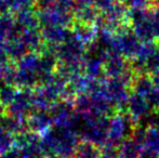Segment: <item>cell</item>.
Listing matches in <instances>:
<instances>
[{
  "instance_id": "1",
  "label": "cell",
  "mask_w": 159,
  "mask_h": 158,
  "mask_svg": "<svg viewBox=\"0 0 159 158\" xmlns=\"http://www.w3.org/2000/svg\"><path fill=\"white\" fill-rule=\"evenodd\" d=\"M135 122L129 114L116 115L108 124L107 140L111 142V145L115 146L127 138L132 137L136 129Z\"/></svg>"
},
{
  "instance_id": "2",
  "label": "cell",
  "mask_w": 159,
  "mask_h": 158,
  "mask_svg": "<svg viewBox=\"0 0 159 158\" xmlns=\"http://www.w3.org/2000/svg\"><path fill=\"white\" fill-rule=\"evenodd\" d=\"M128 114L135 121L144 118L153 110L148 99L135 92H131L127 104Z\"/></svg>"
},
{
  "instance_id": "3",
  "label": "cell",
  "mask_w": 159,
  "mask_h": 158,
  "mask_svg": "<svg viewBox=\"0 0 159 158\" xmlns=\"http://www.w3.org/2000/svg\"><path fill=\"white\" fill-rule=\"evenodd\" d=\"M143 150V144L138 139L134 137L127 138L117 148L118 158H139Z\"/></svg>"
},
{
  "instance_id": "4",
  "label": "cell",
  "mask_w": 159,
  "mask_h": 158,
  "mask_svg": "<svg viewBox=\"0 0 159 158\" xmlns=\"http://www.w3.org/2000/svg\"><path fill=\"white\" fill-rule=\"evenodd\" d=\"M100 151L93 143H84L80 145L76 154V158H100Z\"/></svg>"
},
{
  "instance_id": "5",
  "label": "cell",
  "mask_w": 159,
  "mask_h": 158,
  "mask_svg": "<svg viewBox=\"0 0 159 158\" xmlns=\"http://www.w3.org/2000/svg\"><path fill=\"white\" fill-rule=\"evenodd\" d=\"M153 110L159 111V82L154 81V87L147 97Z\"/></svg>"
},
{
  "instance_id": "6",
  "label": "cell",
  "mask_w": 159,
  "mask_h": 158,
  "mask_svg": "<svg viewBox=\"0 0 159 158\" xmlns=\"http://www.w3.org/2000/svg\"><path fill=\"white\" fill-rule=\"evenodd\" d=\"M139 158H159V156H157V155H155V154H153V153H151V152H148V151L143 150Z\"/></svg>"
}]
</instances>
